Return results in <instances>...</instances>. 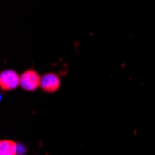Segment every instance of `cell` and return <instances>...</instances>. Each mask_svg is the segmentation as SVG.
<instances>
[{
    "mask_svg": "<svg viewBox=\"0 0 155 155\" xmlns=\"http://www.w3.org/2000/svg\"><path fill=\"white\" fill-rule=\"evenodd\" d=\"M20 83L21 76L13 70H6L0 74V87L3 90L15 89Z\"/></svg>",
    "mask_w": 155,
    "mask_h": 155,
    "instance_id": "cell-1",
    "label": "cell"
},
{
    "mask_svg": "<svg viewBox=\"0 0 155 155\" xmlns=\"http://www.w3.org/2000/svg\"><path fill=\"white\" fill-rule=\"evenodd\" d=\"M41 77L34 70H27L21 75V87L27 90L33 91L40 86Z\"/></svg>",
    "mask_w": 155,
    "mask_h": 155,
    "instance_id": "cell-2",
    "label": "cell"
},
{
    "mask_svg": "<svg viewBox=\"0 0 155 155\" xmlns=\"http://www.w3.org/2000/svg\"><path fill=\"white\" fill-rule=\"evenodd\" d=\"M60 84V78L52 73L46 74L41 77L40 87L47 92H55L59 89Z\"/></svg>",
    "mask_w": 155,
    "mask_h": 155,
    "instance_id": "cell-3",
    "label": "cell"
},
{
    "mask_svg": "<svg viewBox=\"0 0 155 155\" xmlns=\"http://www.w3.org/2000/svg\"><path fill=\"white\" fill-rule=\"evenodd\" d=\"M0 155H17V144L10 140L0 142Z\"/></svg>",
    "mask_w": 155,
    "mask_h": 155,
    "instance_id": "cell-4",
    "label": "cell"
},
{
    "mask_svg": "<svg viewBox=\"0 0 155 155\" xmlns=\"http://www.w3.org/2000/svg\"><path fill=\"white\" fill-rule=\"evenodd\" d=\"M25 152V148L23 145L21 144H17V154L18 155H21Z\"/></svg>",
    "mask_w": 155,
    "mask_h": 155,
    "instance_id": "cell-5",
    "label": "cell"
}]
</instances>
